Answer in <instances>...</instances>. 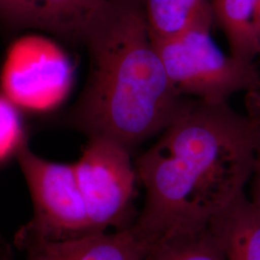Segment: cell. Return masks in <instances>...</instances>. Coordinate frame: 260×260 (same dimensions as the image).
<instances>
[{"label":"cell","mask_w":260,"mask_h":260,"mask_svg":"<svg viewBox=\"0 0 260 260\" xmlns=\"http://www.w3.org/2000/svg\"><path fill=\"white\" fill-rule=\"evenodd\" d=\"M256 129L257 121L228 103L188 98L135 162L145 202L134 224L152 243L208 228L245 193Z\"/></svg>","instance_id":"obj_1"},{"label":"cell","mask_w":260,"mask_h":260,"mask_svg":"<svg viewBox=\"0 0 260 260\" xmlns=\"http://www.w3.org/2000/svg\"><path fill=\"white\" fill-rule=\"evenodd\" d=\"M87 82L69 121L88 137L115 140L130 150L161 133L188 98L168 78L150 36L143 0H110L88 21Z\"/></svg>","instance_id":"obj_2"},{"label":"cell","mask_w":260,"mask_h":260,"mask_svg":"<svg viewBox=\"0 0 260 260\" xmlns=\"http://www.w3.org/2000/svg\"><path fill=\"white\" fill-rule=\"evenodd\" d=\"M212 26L198 25L177 36L153 41L168 78L179 95L220 104L260 85L253 61L224 54L210 37Z\"/></svg>","instance_id":"obj_3"},{"label":"cell","mask_w":260,"mask_h":260,"mask_svg":"<svg viewBox=\"0 0 260 260\" xmlns=\"http://www.w3.org/2000/svg\"><path fill=\"white\" fill-rule=\"evenodd\" d=\"M130 150L115 140L89 137L74 164L75 176L93 233L132 225L137 174Z\"/></svg>","instance_id":"obj_4"},{"label":"cell","mask_w":260,"mask_h":260,"mask_svg":"<svg viewBox=\"0 0 260 260\" xmlns=\"http://www.w3.org/2000/svg\"><path fill=\"white\" fill-rule=\"evenodd\" d=\"M34 205L29 236L66 240L93 233L74 164L57 163L38 156L27 141L17 152Z\"/></svg>","instance_id":"obj_5"},{"label":"cell","mask_w":260,"mask_h":260,"mask_svg":"<svg viewBox=\"0 0 260 260\" xmlns=\"http://www.w3.org/2000/svg\"><path fill=\"white\" fill-rule=\"evenodd\" d=\"M73 67L63 49L47 38L28 35L10 47L0 84L11 103L29 112L55 109L68 96Z\"/></svg>","instance_id":"obj_6"},{"label":"cell","mask_w":260,"mask_h":260,"mask_svg":"<svg viewBox=\"0 0 260 260\" xmlns=\"http://www.w3.org/2000/svg\"><path fill=\"white\" fill-rule=\"evenodd\" d=\"M25 244L26 260H144L153 245L134 223L113 233H92L66 240L32 237Z\"/></svg>","instance_id":"obj_7"},{"label":"cell","mask_w":260,"mask_h":260,"mask_svg":"<svg viewBox=\"0 0 260 260\" xmlns=\"http://www.w3.org/2000/svg\"><path fill=\"white\" fill-rule=\"evenodd\" d=\"M110 0H0V20L79 40L88 21Z\"/></svg>","instance_id":"obj_8"},{"label":"cell","mask_w":260,"mask_h":260,"mask_svg":"<svg viewBox=\"0 0 260 260\" xmlns=\"http://www.w3.org/2000/svg\"><path fill=\"white\" fill-rule=\"evenodd\" d=\"M208 228L225 260H260V211L245 193L219 214Z\"/></svg>","instance_id":"obj_9"},{"label":"cell","mask_w":260,"mask_h":260,"mask_svg":"<svg viewBox=\"0 0 260 260\" xmlns=\"http://www.w3.org/2000/svg\"><path fill=\"white\" fill-rule=\"evenodd\" d=\"M144 13L153 41L177 36L198 25L212 26L209 0H143Z\"/></svg>","instance_id":"obj_10"},{"label":"cell","mask_w":260,"mask_h":260,"mask_svg":"<svg viewBox=\"0 0 260 260\" xmlns=\"http://www.w3.org/2000/svg\"><path fill=\"white\" fill-rule=\"evenodd\" d=\"M214 19L223 30L231 55L253 61L260 54L256 30L258 0H211Z\"/></svg>","instance_id":"obj_11"},{"label":"cell","mask_w":260,"mask_h":260,"mask_svg":"<svg viewBox=\"0 0 260 260\" xmlns=\"http://www.w3.org/2000/svg\"><path fill=\"white\" fill-rule=\"evenodd\" d=\"M144 260H225L213 233L206 228L155 242Z\"/></svg>","instance_id":"obj_12"},{"label":"cell","mask_w":260,"mask_h":260,"mask_svg":"<svg viewBox=\"0 0 260 260\" xmlns=\"http://www.w3.org/2000/svg\"><path fill=\"white\" fill-rule=\"evenodd\" d=\"M26 141L18 107L0 95V162L17 155Z\"/></svg>","instance_id":"obj_13"},{"label":"cell","mask_w":260,"mask_h":260,"mask_svg":"<svg viewBox=\"0 0 260 260\" xmlns=\"http://www.w3.org/2000/svg\"><path fill=\"white\" fill-rule=\"evenodd\" d=\"M249 181H251V196L249 199L260 211V122H257L253 164Z\"/></svg>","instance_id":"obj_14"},{"label":"cell","mask_w":260,"mask_h":260,"mask_svg":"<svg viewBox=\"0 0 260 260\" xmlns=\"http://www.w3.org/2000/svg\"><path fill=\"white\" fill-rule=\"evenodd\" d=\"M245 105L247 115L250 116L252 120L260 122V85L246 93Z\"/></svg>","instance_id":"obj_15"},{"label":"cell","mask_w":260,"mask_h":260,"mask_svg":"<svg viewBox=\"0 0 260 260\" xmlns=\"http://www.w3.org/2000/svg\"><path fill=\"white\" fill-rule=\"evenodd\" d=\"M256 30H257V37L259 42L260 48V0H258V8H257V17H256Z\"/></svg>","instance_id":"obj_16"}]
</instances>
